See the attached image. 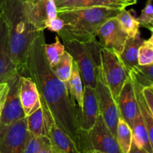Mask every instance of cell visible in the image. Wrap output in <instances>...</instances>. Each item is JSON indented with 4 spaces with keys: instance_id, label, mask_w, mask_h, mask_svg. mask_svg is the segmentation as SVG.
Segmentation results:
<instances>
[{
    "instance_id": "cell-1",
    "label": "cell",
    "mask_w": 153,
    "mask_h": 153,
    "mask_svg": "<svg viewBox=\"0 0 153 153\" xmlns=\"http://www.w3.org/2000/svg\"><path fill=\"white\" fill-rule=\"evenodd\" d=\"M44 30L37 33L25 60V76L32 79L38 91L41 106L59 128L76 143L81 153L92 152L88 133L80 127L81 110L69 94L65 82L57 78L44 51Z\"/></svg>"
},
{
    "instance_id": "cell-2",
    "label": "cell",
    "mask_w": 153,
    "mask_h": 153,
    "mask_svg": "<svg viewBox=\"0 0 153 153\" xmlns=\"http://www.w3.org/2000/svg\"><path fill=\"white\" fill-rule=\"evenodd\" d=\"M3 6L8 28L10 59L18 74L25 76L28 50L40 31L28 21L24 10L23 0H3Z\"/></svg>"
},
{
    "instance_id": "cell-3",
    "label": "cell",
    "mask_w": 153,
    "mask_h": 153,
    "mask_svg": "<svg viewBox=\"0 0 153 153\" xmlns=\"http://www.w3.org/2000/svg\"><path fill=\"white\" fill-rule=\"evenodd\" d=\"M120 10V9L97 6L57 11V16L64 22V26L57 33V35L63 41L88 43L95 40L100 26L108 19L116 16Z\"/></svg>"
},
{
    "instance_id": "cell-4",
    "label": "cell",
    "mask_w": 153,
    "mask_h": 153,
    "mask_svg": "<svg viewBox=\"0 0 153 153\" xmlns=\"http://www.w3.org/2000/svg\"><path fill=\"white\" fill-rule=\"evenodd\" d=\"M64 46L77 64L84 86L94 89L97 69L100 65V46L98 41L97 40L88 43L64 41Z\"/></svg>"
},
{
    "instance_id": "cell-5",
    "label": "cell",
    "mask_w": 153,
    "mask_h": 153,
    "mask_svg": "<svg viewBox=\"0 0 153 153\" xmlns=\"http://www.w3.org/2000/svg\"><path fill=\"white\" fill-rule=\"evenodd\" d=\"M100 53L102 73L117 102L120 92L128 77V72L116 53L101 47Z\"/></svg>"
},
{
    "instance_id": "cell-6",
    "label": "cell",
    "mask_w": 153,
    "mask_h": 153,
    "mask_svg": "<svg viewBox=\"0 0 153 153\" xmlns=\"http://www.w3.org/2000/svg\"><path fill=\"white\" fill-rule=\"evenodd\" d=\"M94 91L97 96L100 114L104 120L111 132L116 137L117 125L120 117L119 111L117 102L114 99L105 80L100 65L97 69V82Z\"/></svg>"
},
{
    "instance_id": "cell-7",
    "label": "cell",
    "mask_w": 153,
    "mask_h": 153,
    "mask_svg": "<svg viewBox=\"0 0 153 153\" xmlns=\"http://www.w3.org/2000/svg\"><path fill=\"white\" fill-rule=\"evenodd\" d=\"M28 134L25 117L11 124H0V153H23Z\"/></svg>"
},
{
    "instance_id": "cell-8",
    "label": "cell",
    "mask_w": 153,
    "mask_h": 153,
    "mask_svg": "<svg viewBox=\"0 0 153 153\" xmlns=\"http://www.w3.org/2000/svg\"><path fill=\"white\" fill-rule=\"evenodd\" d=\"M97 37L101 48L116 53L118 56L123 50L128 36L116 16L108 19L99 28Z\"/></svg>"
},
{
    "instance_id": "cell-9",
    "label": "cell",
    "mask_w": 153,
    "mask_h": 153,
    "mask_svg": "<svg viewBox=\"0 0 153 153\" xmlns=\"http://www.w3.org/2000/svg\"><path fill=\"white\" fill-rule=\"evenodd\" d=\"M25 15L31 25L37 30L46 28V24L57 16L54 0H23Z\"/></svg>"
},
{
    "instance_id": "cell-10",
    "label": "cell",
    "mask_w": 153,
    "mask_h": 153,
    "mask_svg": "<svg viewBox=\"0 0 153 153\" xmlns=\"http://www.w3.org/2000/svg\"><path fill=\"white\" fill-rule=\"evenodd\" d=\"M91 149L105 153H123L117 139L112 134L100 114L88 132Z\"/></svg>"
},
{
    "instance_id": "cell-11",
    "label": "cell",
    "mask_w": 153,
    "mask_h": 153,
    "mask_svg": "<svg viewBox=\"0 0 153 153\" xmlns=\"http://www.w3.org/2000/svg\"><path fill=\"white\" fill-rule=\"evenodd\" d=\"M20 75L16 74L8 82V91L0 116V124H11L25 117L19 97V81Z\"/></svg>"
},
{
    "instance_id": "cell-12",
    "label": "cell",
    "mask_w": 153,
    "mask_h": 153,
    "mask_svg": "<svg viewBox=\"0 0 153 153\" xmlns=\"http://www.w3.org/2000/svg\"><path fill=\"white\" fill-rule=\"evenodd\" d=\"M16 74L18 73L10 59L9 52L8 28L3 0H0V83H7Z\"/></svg>"
},
{
    "instance_id": "cell-13",
    "label": "cell",
    "mask_w": 153,
    "mask_h": 153,
    "mask_svg": "<svg viewBox=\"0 0 153 153\" xmlns=\"http://www.w3.org/2000/svg\"><path fill=\"white\" fill-rule=\"evenodd\" d=\"M43 110L52 153H81L70 136L54 123L47 111Z\"/></svg>"
},
{
    "instance_id": "cell-14",
    "label": "cell",
    "mask_w": 153,
    "mask_h": 153,
    "mask_svg": "<svg viewBox=\"0 0 153 153\" xmlns=\"http://www.w3.org/2000/svg\"><path fill=\"white\" fill-rule=\"evenodd\" d=\"M54 1L57 11H64L97 6L122 10L135 4L137 0H54Z\"/></svg>"
},
{
    "instance_id": "cell-15",
    "label": "cell",
    "mask_w": 153,
    "mask_h": 153,
    "mask_svg": "<svg viewBox=\"0 0 153 153\" xmlns=\"http://www.w3.org/2000/svg\"><path fill=\"white\" fill-rule=\"evenodd\" d=\"M117 104L120 117L123 118L128 125L131 127L136 114L138 111V108L134 95V86L129 76L120 92L117 100Z\"/></svg>"
},
{
    "instance_id": "cell-16",
    "label": "cell",
    "mask_w": 153,
    "mask_h": 153,
    "mask_svg": "<svg viewBox=\"0 0 153 153\" xmlns=\"http://www.w3.org/2000/svg\"><path fill=\"white\" fill-rule=\"evenodd\" d=\"M19 97L25 117L41 107L37 86L28 76H19Z\"/></svg>"
},
{
    "instance_id": "cell-17",
    "label": "cell",
    "mask_w": 153,
    "mask_h": 153,
    "mask_svg": "<svg viewBox=\"0 0 153 153\" xmlns=\"http://www.w3.org/2000/svg\"><path fill=\"white\" fill-rule=\"evenodd\" d=\"M100 114L97 96L94 88L84 86L83 105L81 111L80 127L85 132L88 133L95 124Z\"/></svg>"
},
{
    "instance_id": "cell-18",
    "label": "cell",
    "mask_w": 153,
    "mask_h": 153,
    "mask_svg": "<svg viewBox=\"0 0 153 153\" xmlns=\"http://www.w3.org/2000/svg\"><path fill=\"white\" fill-rule=\"evenodd\" d=\"M144 39L139 31L135 36L128 37L123 50L119 58L125 67L126 71L129 72L138 64V50Z\"/></svg>"
},
{
    "instance_id": "cell-19",
    "label": "cell",
    "mask_w": 153,
    "mask_h": 153,
    "mask_svg": "<svg viewBox=\"0 0 153 153\" xmlns=\"http://www.w3.org/2000/svg\"><path fill=\"white\" fill-rule=\"evenodd\" d=\"M131 128L134 143L139 147L145 149L147 152L153 153V144L149 140L147 129L139 111L136 114Z\"/></svg>"
},
{
    "instance_id": "cell-20",
    "label": "cell",
    "mask_w": 153,
    "mask_h": 153,
    "mask_svg": "<svg viewBox=\"0 0 153 153\" xmlns=\"http://www.w3.org/2000/svg\"><path fill=\"white\" fill-rule=\"evenodd\" d=\"M69 94L78 107L82 111L83 105L84 87L80 73L76 63L73 61L72 67V73L69 80L66 82Z\"/></svg>"
},
{
    "instance_id": "cell-21",
    "label": "cell",
    "mask_w": 153,
    "mask_h": 153,
    "mask_svg": "<svg viewBox=\"0 0 153 153\" xmlns=\"http://www.w3.org/2000/svg\"><path fill=\"white\" fill-rule=\"evenodd\" d=\"M132 83L133 86H134V95H135L136 102H137V108H138L140 116H141L145 126H146V129H147L150 142L153 144V113L149 110V107L143 98V94L141 93V87L137 85L134 81H132Z\"/></svg>"
},
{
    "instance_id": "cell-22",
    "label": "cell",
    "mask_w": 153,
    "mask_h": 153,
    "mask_svg": "<svg viewBox=\"0 0 153 153\" xmlns=\"http://www.w3.org/2000/svg\"><path fill=\"white\" fill-rule=\"evenodd\" d=\"M27 130L34 136H47L44 114L42 106L31 114L25 117Z\"/></svg>"
},
{
    "instance_id": "cell-23",
    "label": "cell",
    "mask_w": 153,
    "mask_h": 153,
    "mask_svg": "<svg viewBox=\"0 0 153 153\" xmlns=\"http://www.w3.org/2000/svg\"><path fill=\"white\" fill-rule=\"evenodd\" d=\"M128 76L141 88L153 86V64L137 65L128 73Z\"/></svg>"
},
{
    "instance_id": "cell-24",
    "label": "cell",
    "mask_w": 153,
    "mask_h": 153,
    "mask_svg": "<svg viewBox=\"0 0 153 153\" xmlns=\"http://www.w3.org/2000/svg\"><path fill=\"white\" fill-rule=\"evenodd\" d=\"M116 139L123 153H128L132 142V132L131 127L121 117L117 125Z\"/></svg>"
},
{
    "instance_id": "cell-25",
    "label": "cell",
    "mask_w": 153,
    "mask_h": 153,
    "mask_svg": "<svg viewBox=\"0 0 153 153\" xmlns=\"http://www.w3.org/2000/svg\"><path fill=\"white\" fill-rule=\"evenodd\" d=\"M133 10H127L126 8L123 9L118 13L116 17L120 23L128 37H132L139 32L140 24L137 18L132 13Z\"/></svg>"
},
{
    "instance_id": "cell-26",
    "label": "cell",
    "mask_w": 153,
    "mask_h": 153,
    "mask_svg": "<svg viewBox=\"0 0 153 153\" xmlns=\"http://www.w3.org/2000/svg\"><path fill=\"white\" fill-rule=\"evenodd\" d=\"M73 62V57L65 49L58 64L52 68V71L54 72L55 76L61 82L66 83L70 79L72 73Z\"/></svg>"
},
{
    "instance_id": "cell-27",
    "label": "cell",
    "mask_w": 153,
    "mask_h": 153,
    "mask_svg": "<svg viewBox=\"0 0 153 153\" xmlns=\"http://www.w3.org/2000/svg\"><path fill=\"white\" fill-rule=\"evenodd\" d=\"M44 51L49 66L51 68H52L56 66L61 60V56L65 51V47L64 44L61 43L59 37L56 35L55 43L50 44L45 43Z\"/></svg>"
},
{
    "instance_id": "cell-28",
    "label": "cell",
    "mask_w": 153,
    "mask_h": 153,
    "mask_svg": "<svg viewBox=\"0 0 153 153\" xmlns=\"http://www.w3.org/2000/svg\"><path fill=\"white\" fill-rule=\"evenodd\" d=\"M138 64L141 66L153 64V35L143 40L138 50Z\"/></svg>"
},
{
    "instance_id": "cell-29",
    "label": "cell",
    "mask_w": 153,
    "mask_h": 153,
    "mask_svg": "<svg viewBox=\"0 0 153 153\" xmlns=\"http://www.w3.org/2000/svg\"><path fill=\"white\" fill-rule=\"evenodd\" d=\"M140 25L149 30H153V7L152 0H148L144 8L141 10V14L137 18Z\"/></svg>"
},
{
    "instance_id": "cell-30",
    "label": "cell",
    "mask_w": 153,
    "mask_h": 153,
    "mask_svg": "<svg viewBox=\"0 0 153 153\" xmlns=\"http://www.w3.org/2000/svg\"><path fill=\"white\" fill-rule=\"evenodd\" d=\"M44 136H34L28 132L23 153H38L43 143Z\"/></svg>"
},
{
    "instance_id": "cell-31",
    "label": "cell",
    "mask_w": 153,
    "mask_h": 153,
    "mask_svg": "<svg viewBox=\"0 0 153 153\" xmlns=\"http://www.w3.org/2000/svg\"><path fill=\"white\" fill-rule=\"evenodd\" d=\"M64 26V22L61 18L56 16L54 19H50L48 21L46 24V28L49 29V31H54V32H59L63 27Z\"/></svg>"
},
{
    "instance_id": "cell-32",
    "label": "cell",
    "mask_w": 153,
    "mask_h": 153,
    "mask_svg": "<svg viewBox=\"0 0 153 153\" xmlns=\"http://www.w3.org/2000/svg\"><path fill=\"white\" fill-rule=\"evenodd\" d=\"M141 93L149 110L153 113V86L142 88Z\"/></svg>"
},
{
    "instance_id": "cell-33",
    "label": "cell",
    "mask_w": 153,
    "mask_h": 153,
    "mask_svg": "<svg viewBox=\"0 0 153 153\" xmlns=\"http://www.w3.org/2000/svg\"><path fill=\"white\" fill-rule=\"evenodd\" d=\"M8 84L7 83H0V116H1V110L4 105V100L8 91Z\"/></svg>"
},
{
    "instance_id": "cell-34",
    "label": "cell",
    "mask_w": 153,
    "mask_h": 153,
    "mask_svg": "<svg viewBox=\"0 0 153 153\" xmlns=\"http://www.w3.org/2000/svg\"><path fill=\"white\" fill-rule=\"evenodd\" d=\"M38 153H52L50 143H49V138H48L47 136L43 137V143H42V146Z\"/></svg>"
},
{
    "instance_id": "cell-35",
    "label": "cell",
    "mask_w": 153,
    "mask_h": 153,
    "mask_svg": "<svg viewBox=\"0 0 153 153\" xmlns=\"http://www.w3.org/2000/svg\"><path fill=\"white\" fill-rule=\"evenodd\" d=\"M128 153H149L146 152L145 149H142V148L137 146L135 143H134V141L132 140L131 144V147H130L129 151Z\"/></svg>"
},
{
    "instance_id": "cell-36",
    "label": "cell",
    "mask_w": 153,
    "mask_h": 153,
    "mask_svg": "<svg viewBox=\"0 0 153 153\" xmlns=\"http://www.w3.org/2000/svg\"><path fill=\"white\" fill-rule=\"evenodd\" d=\"M90 153H105V152H99V151H95V150H93L92 152H91Z\"/></svg>"
}]
</instances>
